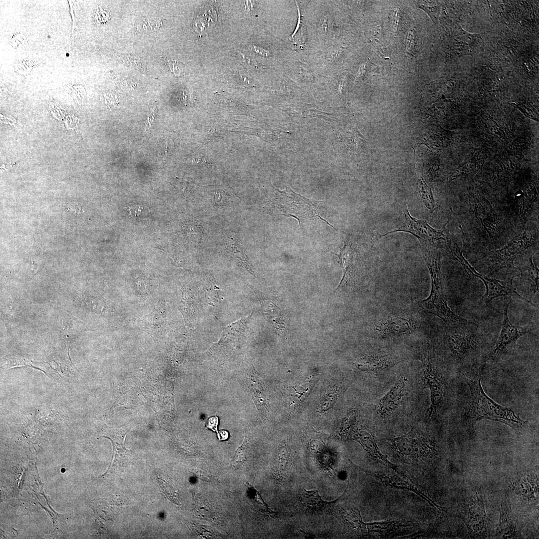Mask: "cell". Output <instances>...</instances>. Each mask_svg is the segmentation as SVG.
<instances>
[{
	"instance_id": "1",
	"label": "cell",
	"mask_w": 539,
	"mask_h": 539,
	"mask_svg": "<svg viewBox=\"0 0 539 539\" xmlns=\"http://www.w3.org/2000/svg\"><path fill=\"white\" fill-rule=\"evenodd\" d=\"M481 377L478 374H471L466 378L470 392L467 417L473 423L486 419L499 421L512 427H518L523 421L511 409L502 406L491 399L485 393Z\"/></svg>"
},
{
	"instance_id": "2",
	"label": "cell",
	"mask_w": 539,
	"mask_h": 539,
	"mask_svg": "<svg viewBox=\"0 0 539 539\" xmlns=\"http://www.w3.org/2000/svg\"><path fill=\"white\" fill-rule=\"evenodd\" d=\"M424 260L431 278V290L429 296L419 301L425 311L437 316L449 324L470 322L455 314L448 306L444 290V276L441 270V254L437 250L425 252Z\"/></svg>"
},
{
	"instance_id": "3",
	"label": "cell",
	"mask_w": 539,
	"mask_h": 539,
	"mask_svg": "<svg viewBox=\"0 0 539 539\" xmlns=\"http://www.w3.org/2000/svg\"><path fill=\"white\" fill-rule=\"evenodd\" d=\"M405 221L397 230L387 232L380 238L396 232H404L415 236L419 241L420 246L425 252L438 249L447 251L451 246L449 232L445 224L442 229L436 230L431 227L426 221L418 220L411 216L407 207L404 210Z\"/></svg>"
},
{
	"instance_id": "4",
	"label": "cell",
	"mask_w": 539,
	"mask_h": 539,
	"mask_svg": "<svg viewBox=\"0 0 539 539\" xmlns=\"http://www.w3.org/2000/svg\"><path fill=\"white\" fill-rule=\"evenodd\" d=\"M279 193L280 195L276 199L274 207L279 214L295 218L298 220L300 227L301 220L302 219L313 220L318 218L324 221L335 229L320 216L323 202L307 199L294 193L290 189H287Z\"/></svg>"
},
{
	"instance_id": "5",
	"label": "cell",
	"mask_w": 539,
	"mask_h": 539,
	"mask_svg": "<svg viewBox=\"0 0 539 539\" xmlns=\"http://www.w3.org/2000/svg\"><path fill=\"white\" fill-rule=\"evenodd\" d=\"M449 252L460 263L469 274L478 277L482 280L486 287V292L484 297L485 303L487 304L496 298L509 295L514 298H518L529 302L536 307L537 306V305L522 296L517 291L513 285V278L506 281L488 278L477 272L465 259L461 249L456 243H454V246L452 244Z\"/></svg>"
},
{
	"instance_id": "6",
	"label": "cell",
	"mask_w": 539,
	"mask_h": 539,
	"mask_svg": "<svg viewBox=\"0 0 539 539\" xmlns=\"http://www.w3.org/2000/svg\"><path fill=\"white\" fill-rule=\"evenodd\" d=\"M533 235L528 231L514 237L504 248L497 250L488 261L490 272L498 271L503 268H515L516 259L533 247Z\"/></svg>"
},
{
	"instance_id": "7",
	"label": "cell",
	"mask_w": 539,
	"mask_h": 539,
	"mask_svg": "<svg viewBox=\"0 0 539 539\" xmlns=\"http://www.w3.org/2000/svg\"><path fill=\"white\" fill-rule=\"evenodd\" d=\"M474 323L449 324L451 328L445 334V341L451 354L456 360L464 362L473 354L478 346L477 336L469 329Z\"/></svg>"
},
{
	"instance_id": "8",
	"label": "cell",
	"mask_w": 539,
	"mask_h": 539,
	"mask_svg": "<svg viewBox=\"0 0 539 539\" xmlns=\"http://www.w3.org/2000/svg\"><path fill=\"white\" fill-rule=\"evenodd\" d=\"M421 361L423 380L430 391L431 404L428 410V417L431 418L443 403L444 386L430 353L424 355Z\"/></svg>"
},
{
	"instance_id": "9",
	"label": "cell",
	"mask_w": 539,
	"mask_h": 539,
	"mask_svg": "<svg viewBox=\"0 0 539 539\" xmlns=\"http://www.w3.org/2000/svg\"><path fill=\"white\" fill-rule=\"evenodd\" d=\"M510 303V301L508 302L505 306L502 329L492 354L493 358H497L505 354L514 347L519 338L533 329V326L530 325L521 326L513 324L511 322L508 314Z\"/></svg>"
},
{
	"instance_id": "10",
	"label": "cell",
	"mask_w": 539,
	"mask_h": 539,
	"mask_svg": "<svg viewBox=\"0 0 539 539\" xmlns=\"http://www.w3.org/2000/svg\"><path fill=\"white\" fill-rule=\"evenodd\" d=\"M391 441L396 451L404 455L423 456L434 450L430 440L413 428L401 436L392 438Z\"/></svg>"
},
{
	"instance_id": "11",
	"label": "cell",
	"mask_w": 539,
	"mask_h": 539,
	"mask_svg": "<svg viewBox=\"0 0 539 539\" xmlns=\"http://www.w3.org/2000/svg\"><path fill=\"white\" fill-rule=\"evenodd\" d=\"M406 382L405 377H400L389 391L376 401L375 409L380 416L387 417L399 407L404 396Z\"/></svg>"
},
{
	"instance_id": "12",
	"label": "cell",
	"mask_w": 539,
	"mask_h": 539,
	"mask_svg": "<svg viewBox=\"0 0 539 539\" xmlns=\"http://www.w3.org/2000/svg\"><path fill=\"white\" fill-rule=\"evenodd\" d=\"M536 250L531 249L519 256L514 262L515 268L520 270L521 280L529 291L539 294V269L534 265L533 256Z\"/></svg>"
},
{
	"instance_id": "13",
	"label": "cell",
	"mask_w": 539,
	"mask_h": 539,
	"mask_svg": "<svg viewBox=\"0 0 539 539\" xmlns=\"http://www.w3.org/2000/svg\"><path fill=\"white\" fill-rule=\"evenodd\" d=\"M416 325L412 319L404 315L389 316L382 319L375 325V329L383 335L400 336L408 335L415 330Z\"/></svg>"
},
{
	"instance_id": "14",
	"label": "cell",
	"mask_w": 539,
	"mask_h": 539,
	"mask_svg": "<svg viewBox=\"0 0 539 539\" xmlns=\"http://www.w3.org/2000/svg\"><path fill=\"white\" fill-rule=\"evenodd\" d=\"M261 303L264 314L272 324L276 332L283 334L285 329V322L281 309L261 291L253 289Z\"/></svg>"
},
{
	"instance_id": "15",
	"label": "cell",
	"mask_w": 539,
	"mask_h": 539,
	"mask_svg": "<svg viewBox=\"0 0 539 539\" xmlns=\"http://www.w3.org/2000/svg\"><path fill=\"white\" fill-rule=\"evenodd\" d=\"M455 33L453 47L454 53L457 56L473 53L480 43L481 37L479 34L468 33L460 25L456 29Z\"/></svg>"
},
{
	"instance_id": "16",
	"label": "cell",
	"mask_w": 539,
	"mask_h": 539,
	"mask_svg": "<svg viewBox=\"0 0 539 539\" xmlns=\"http://www.w3.org/2000/svg\"><path fill=\"white\" fill-rule=\"evenodd\" d=\"M400 362L391 356L375 354L363 357L354 365L361 371H377L391 367Z\"/></svg>"
},
{
	"instance_id": "17",
	"label": "cell",
	"mask_w": 539,
	"mask_h": 539,
	"mask_svg": "<svg viewBox=\"0 0 539 539\" xmlns=\"http://www.w3.org/2000/svg\"><path fill=\"white\" fill-rule=\"evenodd\" d=\"M343 495L336 500L332 502L323 501L317 491H308L303 489L299 495L300 506L304 510L311 513H320L331 508Z\"/></svg>"
},
{
	"instance_id": "18",
	"label": "cell",
	"mask_w": 539,
	"mask_h": 539,
	"mask_svg": "<svg viewBox=\"0 0 539 539\" xmlns=\"http://www.w3.org/2000/svg\"><path fill=\"white\" fill-rule=\"evenodd\" d=\"M247 384L255 403L260 411L268 410L267 391L260 378L250 372L247 375Z\"/></svg>"
},
{
	"instance_id": "19",
	"label": "cell",
	"mask_w": 539,
	"mask_h": 539,
	"mask_svg": "<svg viewBox=\"0 0 539 539\" xmlns=\"http://www.w3.org/2000/svg\"><path fill=\"white\" fill-rule=\"evenodd\" d=\"M109 439L113 448V458L108 471H113L122 474L126 468L131 464V454L130 451L125 448V438L119 443Z\"/></svg>"
},
{
	"instance_id": "20",
	"label": "cell",
	"mask_w": 539,
	"mask_h": 539,
	"mask_svg": "<svg viewBox=\"0 0 539 539\" xmlns=\"http://www.w3.org/2000/svg\"><path fill=\"white\" fill-rule=\"evenodd\" d=\"M352 439H356L359 441L363 448L373 457L381 460L384 464L388 465L389 467H393V464L389 462L380 451L374 437L368 432L365 431H357L355 430L352 435Z\"/></svg>"
},
{
	"instance_id": "21",
	"label": "cell",
	"mask_w": 539,
	"mask_h": 539,
	"mask_svg": "<svg viewBox=\"0 0 539 539\" xmlns=\"http://www.w3.org/2000/svg\"><path fill=\"white\" fill-rule=\"evenodd\" d=\"M334 254L338 257V262L342 269L343 273L339 285L333 291V293L338 289L341 286L343 282L345 280L347 276H348L351 270L354 259V251L350 244L347 242L344 243L342 248H340V252L338 254Z\"/></svg>"
},
{
	"instance_id": "22",
	"label": "cell",
	"mask_w": 539,
	"mask_h": 539,
	"mask_svg": "<svg viewBox=\"0 0 539 539\" xmlns=\"http://www.w3.org/2000/svg\"><path fill=\"white\" fill-rule=\"evenodd\" d=\"M248 319V317H243L227 326L223 331L217 344H227L237 339L244 331Z\"/></svg>"
},
{
	"instance_id": "23",
	"label": "cell",
	"mask_w": 539,
	"mask_h": 539,
	"mask_svg": "<svg viewBox=\"0 0 539 539\" xmlns=\"http://www.w3.org/2000/svg\"><path fill=\"white\" fill-rule=\"evenodd\" d=\"M313 385V380H309L302 385L291 387L293 393H291V403L297 405L302 401L309 394Z\"/></svg>"
},
{
	"instance_id": "24",
	"label": "cell",
	"mask_w": 539,
	"mask_h": 539,
	"mask_svg": "<svg viewBox=\"0 0 539 539\" xmlns=\"http://www.w3.org/2000/svg\"><path fill=\"white\" fill-rule=\"evenodd\" d=\"M355 414L351 412L348 413L343 420L338 432L341 438L345 439H352L355 431Z\"/></svg>"
},
{
	"instance_id": "25",
	"label": "cell",
	"mask_w": 539,
	"mask_h": 539,
	"mask_svg": "<svg viewBox=\"0 0 539 539\" xmlns=\"http://www.w3.org/2000/svg\"><path fill=\"white\" fill-rule=\"evenodd\" d=\"M182 312L184 315L185 320L189 321L195 314V308L193 300L191 298V296L188 294H183V297L180 303Z\"/></svg>"
},
{
	"instance_id": "26",
	"label": "cell",
	"mask_w": 539,
	"mask_h": 539,
	"mask_svg": "<svg viewBox=\"0 0 539 539\" xmlns=\"http://www.w3.org/2000/svg\"><path fill=\"white\" fill-rule=\"evenodd\" d=\"M247 443V439L245 438L244 442L236 451L235 454L231 461V466L234 467L237 466L240 464L243 463L246 460V447Z\"/></svg>"
},
{
	"instance_id": "27",
	"label": "cell",
	"mask_w": 539,
	"mask_h": 539,
	"mask_svg": "<svg viewBox=\"0 0 539 539\" xmlns=\"http://www.w3.org/2000/svg\"><path fill=\"white\" fill-rule=\"evenodd\" d=\"M337 397L336 389L330 390L322 399L320 409L321 411L329 409L335 403Z\"/></svg>"
},
{
	"instance_id": "28",
	"label": "cell",
	"mask_w": 539,
	"mask_h": 539,
	"mask_svg": "<svg viewBox=\"0 0 539 539\" xmlns=\"http://www.w3.org/2000/svg\"><path fill=\"white\" fill-rule=\"evenodd\" d=\"M288 454L286 448L284 447L281 448L278 456V469L279 473L282 478H284L285 475V470L288 463Z\"/></svg>"
},
{
	"instance_id": "29",
	"label": "cell",
	"mask_w": 539,
	"mask_h": 539,
	"mask_svg": "<svg viewBox=\"0 0 539 539\" xmlns=\"http://www.w3.org/2000/svg\"><path fill=\"white\" fill-rule=\"evenodd\" d=\"M94 16L97 23L104 24L109 21L111 15L108 9L103 7H99L95 9Z\"/></svg>"
},
{
	"instance_id": "30",
	"label": "cell",
	"mask_w": 539,
	"mask_h": 539,
	"mask_svg": "<svg viewBox=\"0 0 539 539\" xmlns=\"http://www.w3.org/2000/svg\"><path fill=\"white\" fill-rule=\"evenodd\" d=\"M27 43V39L21 33L14 34L10 40V43L14 49L22 48Z\"/></svg>"
},
{
	"instance_id": "31",
	"label": "cell",
	"mask_w": 539,
	"mask_h": 539,
	"mask_svg": "<svg viewBox=\"0 0 539 539\" xmlns=\"http://www.w3.org/2000/svg\"><path fill=\"white\" fill-rule=\"evenodd\" d=\"M420 7L424 9L430 16L434 23H437L440 13V7L438 5H425L420 4Z\"/></svg>"
},
{
	"instance_id": "32",
	"label": "cell",
	"mask_w": 539,
	"mask_h": 539,
	"mask_svg": "<svg viewBox=\"0 0 539 539\" xmlns=\"http://www.w3.org/2000/svg\"><path fill=\"white\" fill-rule=\"evenodd\" d=\"M15 69L17 72L22 74L28 73L33 67V63L27 60L19 61L15 65Z\"/></svg>"
},
{
	"instance_id": "33",
	"label": "cell",
	"mask_w": 539,
	"mask_h": 539,
	"mask_svg": "<svg viewBox=\"0 0 539 539\" xmlns=\"http://www.w3.org/2000/svg\"><path fill=\"white\" fill-rule=\"evenodd\" d=\"M219 424V418L217 416L210 417L207 421L206 428L215 432L218 434V425Z\"/></svg>"
},
{
	"instance_id": "34",
	"label": "cell",
	"mask_w": 539,
	"mask_h": 539,
	"mask_svg": "<svg viewBox=\"0 0 539 539\" xmlns=\"http://www.w3.org/2000/svg\"><path fill=\"white\" fill-rule=\"evenodd\" d=\"M168 64L171 71L177 76H180L182 69L180 68L179 64L174 60H169Z\"/></svg>"
},
{
	"instance_id": "35",
	"label": "cell",
	"mask_w": 539,
	"mask_h": 539,
	"mask_svg": "<svg viewBox=\"0 0 539 539\" xmlns=\"http://www.w3.org/2000/svg\"><path fill=\"white\" fill-rule=\"evenodd\" d=\"M130 215L133 217L141 216L144 211V207L140 206H134L129 208Z\"/></svg>"
},
{
	"instance_id": "36",
	"label": "cell",
	"mask_w": 539,
	"mask_h": 539,
	"mask_svg": "<svg viewBox=\"0 0 539 539\" xmlns=\"http://www.w3.org/2000/svg\"><path fill=\"white\" fill-rule=\"evenodd\" d=\"M217 436L219 441L226 440L229 438V433L226 430H222L219 431Z\"/></svg>"
},
{
	"instance_id": "37",
	"label": "cell",
	"mask_w": 539,
	"mask_h": 539,
	"mask_svg": "<svg viewBox=\"0 0 539 539\" xmlns=\"http://www.w3.org/2000/svg\"><path fill=\"white\" fill-rule=\"evenodd\" d=\"M413 34V33H412V32H411L410 33L411 38H410L409 37V36L408 37V38H407V49H408L409 50L410 49L412 48V47H413V34Z\"/></svg>"
},
{
	"instance_id": "38",
	"label": "cell",
	"mask_w": 539,
	"mask_h": 539,
	"mask_svg": "<svg viewBox=\"0 0 539 539\" xmlns=\"http://www.w3.org/2000/svg\"><path fill=\"white\" fill-rule=\"evenodd\" d=\"M254 48H255V51L257 52H258V53H260L261 54H262V55H263L264 56H268V55L269 54L268 51H267V50H265V49H264L263 48H261L260 47H258L257 46H254Z\"/></svg>"
},
{
	"instance_id": "39",
	"label": "cell",
	"mask_w": 539,
	"mask_h": 539,
	"mask_svg": "<svg viewBox=\"0 0 539 539\" xmlns=\"http://www.w3.org/2000/svg\"><path fill=\"white\" fill-rule=\"evenodd\" d=\"M365 66L364 64H362V65H361V66L360 67V68H359V70L358 71V73H357V76H361L363 75V73H364V72L365 71Z\"/></svg>"
}]
</instances>
